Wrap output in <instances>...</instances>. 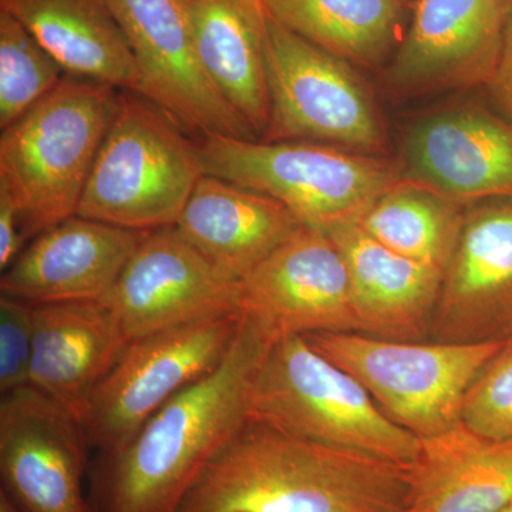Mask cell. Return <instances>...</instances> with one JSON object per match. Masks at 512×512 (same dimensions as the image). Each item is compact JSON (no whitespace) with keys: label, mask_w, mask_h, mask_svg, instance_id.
I'll use <instances>...</instances> for the list:
<instances>
[{"label":"cell","mask_w":512,"mask_h":512,"mask_svg":"<svg viewBox=\"0 0 512 512\" xmlns=\"http://www.w3.org/2000/svg\"><path fill=\"white\" fill-rule=\"evenodd\" d=\"M404 2L409 3V5H410V6H413V8H414V5H416L417 0H404Z\"/></svg>","instance_id":"34"},{"label":"cell","mask_w":512,"mask_h":512,"mask_svg":"<svg viewBox=\"0 0 512 512\" xmlns=\"http://www.w3.org/2000/svg\"><path fill=\"white\" fill-rule=\"evenodd\" d=\"M397 512H427V511H424L423 508L417 507V505H412V507L404 508V510L397 511Z\"/></svg>","instance_id":"32"},{"label":"cell","mask_w":512,"mask_h":512,"mask_svg":"<svg viewBox=\"0 0 512 512\" xmlns=\"http://www.w3.org/2000/svg\"><path fill=\"white\" fill-rule=\"evenodd\" d=\"M301 225L278 201L204 174L175 228L222 278L239 284Z\"/></svg>","instance_id":"20"},{"label":"cell","mask_w":512,"mask_h":512,"mask_svg":"<svg viewBox=\"0 0 512 512\" xmlns=\"http://www.w3.org/2000/svg\"><path fill=\"white\" fill-rule=\"evenodd\" d=\"M128 93L120 94L77 215L137 231L174 227L204 175L198 144L170 114Z\"/></svg>","instance_id":"6"},{"label":"cell","mask_w":512,"mask_h":512,"mask_svg":"<svg viewBox=\"0 0 512 512\" xmlns=\"http://www.w3.org/2000/svg\"><path fill=\"white\" fill-rule=\"evenodd\" d=\"M69 76L136 93V59L107 0H0Z\"/></svg>","instance_id":"22"},{"label":"cell","mask_w":512,"mask_h":512,"mask_svg":"<svg viewBox=\"0 0 512 512\" xmlns=\"http://www.w3.org/2000/svg\"><path fill=\"white\" fill-rule=\"evenodd\" d=\"M500 512H512V503L510 505H507V507H505L504 510Z\"/></svg>","instance_id":"33"},{"label":"cell","mask_w":512,"mask_h":512,"mask_svg":"<svg viewBox=\"0 0 512 512\" xmlns=\"http://www.w3.org/2000/svg\"><path fill=\"white\" fill-rule=\"evenodd\" d=\"M248 419L320 446L410 467L421 439L383 413L365 387L303 336L275 340L256 370Z\"/></svg>","instance_id":"4"},{"label":"cell","mask_w":512,"mask_h":512,"mask_svg":"<svg viewBox=\"0 0 512 512\" xmlns=\"http://www.w3.org/2000/svg\"><path fill=\"white\" fill-rule=\"evenodd\" d=\"M461 423L484 439H512V339L471 384Z\"/></svg>","instance_id":"27"},{"label":"cell","mask_w":512,"mask_h":512,"mask_svg":"<svg viewBox=\"0 0 512 512\" xmlns=\"http://www.w3.org/2000/svg\"><path fill=\"white\" fill-rule=\"evenodd\" d=\"M241 320L227 313L131 340L87 402L90 446L100 453L123 446L171 397L214 372Z\"/></svg>","instance_id":"9"},{"label":"cell","mask_w":512,"mask_h":512,"mask_svg":"<svg viewBox=\"0 0 512 512\" xmlns=\"http://www.w3.org/2000/svg\"><path fill=\"white\" fill-rule=\"evenodd\" d=\"M63 67L28 30L0 10V127L5 130L52 92Z\"/></svg>","instance_id":"26"},{"label":"cell","mask_w":512,"mask_h":512,"mask_svg":"<svg viewBox=\"0 0 512 512\" xmlns=\"http://www.w3.org/2000/svg\"><path fill=\"white\" fill-rule=\"evenodd\" d=\"M269 123L262 141H312L383 156L386 128L353 64L268 15Z\"/></svg>","instance_id":"8"},{"label":"cell","mask_w":512,"mask_h":512,"mask_svg":"<svg viewBox=\"0 0 512 512\" xmlns=\"http://www.w3.org/2000/svg\"><path fill=\"white\" fill-rule=\"evenodd\" d=\"M146 232L73 215L20 252L3 271L0 291L32 305L101 301Z\"/></svg>","instance_id":"17"},{"label":"cell","mask_w":512,"mask_h":512,"mask_svg":"<svg viewBox=\"0 0 512 512\" xmlns=\"http://www.w3.org/2000/svg\"><path fill=\"white\" fill-rule=\"evenodd\" d=\"M90 446L83 424L32 384L2 394L3 490L26 512H94L83 493Z\"/></svg>","instance_id":"11"},{"label":"cell","mask_w":512,"mask_h":512,"mask_svg":"<svg viewBox=\"0 0 512 512\" xmlns=\"http://www.w3.org/2000/svg\"><path fill=\"white\" fill-rule=\"evenodd\" d=\"M284 28L355 67L390 63L402 45L413 6L404 0H262Z\"/></svg>","instance_id":"24"},{"label":"cell","mask_w":512,"mask_h":512,"mask_svg":"<svg viewBox=\"0 0 512 512\" xmlns=\"http://www.w3.org/2000/svg\"><path fill=\"white\" fill-rule=\"evenodd\" d=\"M195 53L252 133L264 137L269 123L266 83L268 12L262 0H180Z\"/></svg>","instance_id":"21"},{"label":"cell","mask_w":512,"mask_h":512,"mask_svg":"<svg viewBox=\"0 0 512 512\" xmlns=\"http://www.w3.org/2000/svg\"><path fill=\"white\" fill-rule=\"evenodd\" d=\"M204 174L278 201L308 227L359 222L402 181L399 163L312 141H256L220 134L198 144Z\"/></svg>","instance_id":"5"},{"label":"cell","mask_w":512,"mask_h":512,"mask_svg":"<svg viewBox=\"0 0 512 512\" xmlns=\"http://www.w3.org/2000/svg\"><path fill=\"white\" fill-rule=\"evenodd\" d=\"M239 311L272 340L362 333L348 268L332 238L301 225L239 282Z\"/></svg>","instance_id":"10"},{"label":"cell","mask_w":512,"mask_h":512,"mask_svg":"<svg viewBox=\"0 0 512 512\" xmlns=\"http://www.w3.org/2000/svg\"><path fill=\"white\" fill-rule=\"evenodd\" d=\"M412 505L410 467L247 419L175 512H397Z\"/></svg>","instance_id":"2"},{"label":"cell","mask_w":512,"mask_h":512,"mask_svg":"<svg viewBox=\"0 0 512 512\" xmlns=\"http://www.w3.org/2000/svg\"><path fill=\"white\" fill-rule=\"evenodd\" d=\"M107 84L66 74L0 137V185L22 214L26 241L77 215L119 107Z\"/></svg>","instance_id":"3"},{"label":"cell","mask_w":512,"mask_h":512,"mask_svg":"<svg viewBox=\"0 0 512 512\" xmlns=\"http://www.w3.org/2000/svg\"><path fill=\"white\" fill-rule=\"evenodd\" d=\"M136 59L138 96L184 130L255 140L202 69L180 0H107Z\"/></svg>","instance_id":"12"},{"label":"cell","mask_w":512,"mask_h":512,"mask_svg":"<svg viewBox=\"0 0 512 512\" xmlns=\"http://www.w3.org/2000/svg\"><path fill=\"white\" fill-rule=\"evenodd\" d=\"M128 343L103 301L33 305L30 384L82 423L94 389Z\"/></svg>","instance_id":"19"},{"label":"cell","mask_w":512,"mask_h":512,"mask_svg":"<svg viewBox=\"0 0 512 512\" xmlns=\"http://www.w3.org/2000/svg\"><path fill=\"white\" fill-rule=\"evenodd\" d=\"M464 220L463 205L402 178L357 224L384 247L444 272Z\"/></svg>","instance_id":"25"},{"label":"cell","mask_w":512,"mask_h":512,"mask_svg":"<svg viewBox=\"0 0 512 512\" xmlns=\"http://www.w3.org/2000/svg\"><path fill=\"white\" fill-rule=\"evenodd\" d=\"M488 86L493 90L495 99L512 116V18L505 32L503 52L493 79Z\"/></svg>","instance_id":"30"},{"label":"cell","mask_w":512,"mask_h":512,"mask_svg":"<svg viewBox=\"0 0 512 512\" xmlns=\"http://www.w3.org/2000/svg\"><path fill=\"white\" fill-rule=\"evenodd\" d=\"M274 340L242 315L221 365L171 397L93 467L94 512H175L211 457L248 419V394Z\"/></svg>","instance_id":"1"},{"label":"cell","mask_w":512,"mask_h":512,"mask_svg":"<svg viewBox=\"0 0 512 512\" xmlns=\"http://www.w3.org/2000/svg\"><path fill=\"white\" fill-rule=\"evenodd\" d=\"M399 167L463 207L512 201V124L474 106L427 114L407 131Z\"/></svg>","instance_id":"16"},{"label":"cell","mask_w":512,"mask_h":512,"mask_svg":"<svg viewBox=\"0 0 512 512\" xmlns=\"http://www.w3.org/2000/svg\"><path fill=\"white\" fill-rule=\"evenodd\" d=\"M303 338L355 377L389 419L419 439L461 424L468 389L508 342H402L362 333H309Z\"/></svg>","instance_id":"7"},{"label":"cell","mask_w":512,"mask_h":512,"mask_svg":"<svg viewBox=\"0 0 512 512\" xmlns=\"http://www.w3.org/2000/svg\"><path fill=\"white\" fill-rule=\"evenodd\" d=\"M430 332L447 343L512 339V201H488L466 212Z\"/></svg>","instance_id":"15"},{"label":"cell","mask_w":512,"mask_h":512,"mask_svg":"<svg viewBox=\"0 0 512 512\" xmlns=\"http://www.w3.org/2000/svg\"><path fill=\"white\" fill-rule=\"evenodd\" d=\"M343 256L362 335L419 342L430 332L443 271L384 247L357 222L325 229Z\"/></svg>","instance_id":"18"},{"label":"cell","mask_w":512,"mask_h":512,"mask_svg":"<svg viewBox=\"0 0 512 512\" xmlns=\"http://www.w3.org/2000/svg\"><path fill=\"white\" fill-rule=\"evenodd\" d=\"M410 473L424 511L500 512L512 503V439H484L461 423L421 439Z\"/></svg>","instance_id":"23"},{"label":"cell","mask_w":512,"mask_h":512,"mask_svg":"<svg viewBox=\"0 0 512 512\" xmlns=\"http://www.w3.org/2000/svg\"><path fill=\"white\" fill-rule=\"evenodd\" d=\"M33 305L12 296L0 298V392L30 384Z\"/></svg>","instance_id":"28"},{"label":"cell","mask_w":512,"mask_h":512,"mask_svg":"<svg viewBox=\"0 0 512 512\" xmlns=\"http://www.w3.org/2000/svg\"><path fill=\"white\" fill-rule=\"evenodd\" d=\"M26 237L22 214L8 188L0 185V269L6 271L23 251Z\"/></svg>","instance_id":"29"},{"label":"cell","mask_w":512,"mask_h":512,"mask_svg":"<svg viewBox=\"0 0 512 512\" xmlns=\"http://www.w3.org/2000/svg\"><path fill=\"white\" fill-rule=\"evenodd\" d=\"M512 18V0H417L387 82L402 94L490 84Z\"/></svg>","instance_id":"14"},{"label":"cell","mask_w":512,"mask_h":512,"mask_svg":"<svg viewBox=\"0 0 512 512\" xmlns=\"http://www.w3.org/2000/svg\"><path fill=\"white\" fill-rule=\"evenodd\" d=\"M0 512H26L5 490H0Z\"/></svg>","instance_id":"31"},{"label":"cell","mask_w":512,"mask_h":512,"mask_svg":"<svg viewBox=\"0 0 512 512\" xmlns=\"http://www.w3.org/2000/svg\"><path fill=\"white\" fill-rule=\"evenodd\" d=\"M101 301L128 342L194 320L241 313L239 284L222 278L175 225L146 232Z\"/></svg>","instance_id":"13"}]
</instances>
